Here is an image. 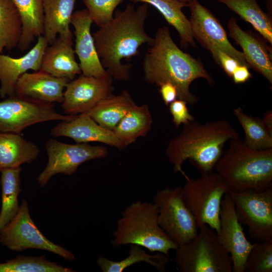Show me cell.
I'll return each instance as SVG.
<instances>
[{
  "label": "cell",
  "mask_w": 272,
  "mask_h": 272,
  "mask_svg": "<svg viewBox=\"0 0 272 272\" xmlns=\"http://www.w3.org/2000/svg\"><path fill=\"white\" fill-rule=\"evenodd\" d=\"M123 0H83L93 21L99 27L110 21L113 13Z\"/></svg>",
  "instance_id": "35"
},
{
  "label": "cell",
  "mask_w": 272,
  "mask_h": 272,
  "mask_svg": "<svg viewBox=\"0 0 272 272\" xmlns=\"http://www.w3.org/2000/svg\"><path fill=\"white\" fill-rule=\"evenodd\" d=\"M216 233L231 257L233 271L244 272L246 259L253 244L245 235L229 193L224 195L221 202L219 228Z\"/></svg>",
  "instance_id": "15"
},
{
  "label": "cell",
  "mask_w": 272,
  "mask_h": 272,
  "mask_svg": "<svg viewBox=\"0 0 272 272\" xmlns=\"http://www.w3.org/2000/svg\"><path fill=\"white\" fill-rule=\"evenodd\" d=\"M181 132L171 140L166 154L175 172L188 176L182 165L188 159L201 175L213 171L223 154L225 144L239 138V133L225 119L201 123L195 120L183 124Z\"/></svg>",
  "instance_id": "3"
},
{
  "label": "cell",
  "mask_w": 272,
  "mask_h": 272,
  "mask_svg": "<svg viewBox=\"0 0 272 272\" xmlns=\"http://www.w3.org/2000/svg\"><path fill=\"white\" fill-rule=\"evenodd\" d=\"M177 1L189 5V4L194 1L195 0H177Z\"/></svg>",
  "instance_id": "41"
},
{
  "label": "cell",
  "mask_w": 272,
  "mask_h": 272,
  "mask_svg": "<svg viewBox=\"0 0 272 272\" xmlns=\"http://www.w3.org/2000/svg\"><path fill=\"white\" fill-rule=\"evenodd\" d=\"M48 43L43 35L39 36L35 45L23 56L14 58L0 54V96L15 95V86L18 79L29 70H40L42 57Z\"/></svg>",
  "instance_id": "17"
},
{
  "label": "cell",
  "mask_w": 272,
  "mask_h": 272,
  "mask_svg": "<svg viewBox=\"0 0 272 272\" xmlns=\"http://www.w3.org/2000/svg\"><path fill=\"white\" fill-rule=\"evenodd\" d=\"M187 104L185 101L179 99L169 104L172 120L177 127L182 124H185L195 120L194 116L189 113Z\"/></svg>",
  "instance_id": "36"
},
{
  "label": "cell",
  "mask_w": 272,
  "mask_h": 272,
  "mask_svg": "<svg viewBox=\"0 0 272 272\" xmlns=\"http://www.w3.org/2000/svg\"><path fill=\"white\" fill-rule=\"evenodd\" d=\"M152 117L148 106L135 105L112 130L125 147L140 137L145 136L151 128Z\"/></svg>",
  "instance_id": "28"
},
{
  "label": "cell",
  "mask_w": 272,
  "mask_h": 272,
  "mask_svg": "<svg viewBox=\"0 0 272 272\" xmlns=\"http://www.w3.org/2000/svg\"><path fill=\"white\" fill-rule=\"evenodd\" d=\"M154 42L148 49L143 59V69L145 80L160 86L169 82L177 91V99L194 105L197 97L190 91L195 80L202 78L210 84L214 81L199 59L180 49L173 40L169 28L160 27Z\"/></svg>",
  "instance_id": "2"
},
{
  "label": "cell",
  "mask_w": 272,
  "mask_h": 272,
  "mask_svg": "<svg viewBox=\"0 0 272 272\" xmlns=\"http://www.w3.org/2000/svg\"><path fill=\"white\" fill-rule=\"evenodd\" d=\"M159 86L160 94L166 105H169L177 99V89L172 84L167 82L161 84Z\"/></svg>",
  "instance_id": "38"
},
{
  "label": "cell",
  "mask_w": 272,
  "mask_h": 272,
  "mask_svg": "<svg viewBox=\"0 0 272 272\" xmlns=\"http://www.w3.org/2000/svg\"><path fill=\"white\" fill-rule=\"evenodd\" d=\"M141 262L150 264L159 272H164L169 263V256L158 252L150 254L143 247L137 244H130L128 256L121 260H111L101 255L96 260L97 264L103 272H122L126 268Z\"/></svg>",
  "instance_id": "27"
},
{
  "label": "cell",
  "mask_w": 272,
  "mask_h": 272,
  "mask_svg": "<svg viewBox=\"0 0 272 272\" xmlns=\"http://www.w3.org/2000/svg\"><path fill=\"white\" fill-rule=\"evenodd\" d=\"M21 171L20 167L1 171L2 208L0 213V230L14 218L19 210L18 198L21 191Z\"/></svg>",
  "instance_id": "30"
},
{
  "label": "cell",
  "mask_w": 272,
  "mask_h": 272,
  "mask_svg": "<svg viewBox=\"0 0 272 272\" xmlns=\"http://www.w3.org/2000/svg\"><path fill=\"white\" fill-rule=\"evenodd\" d=\"M237 218L257 241L272 239V188L230 191Z\"/></svg>",
  "instance_id": "10"
},
{
  "label": "cell",
  "mask_w": 272,
  "mask_h": 272,
  "mask_svg": "<svg viewBox=\"0 0 272 272\" xmlns=\"http://www.w3.org/2000/svg\"><path fill=\"white\" fill-rule=\"evenodd\" d=\"M93 23L86 9L73 13L71 24L74 28L75 36L74 50L79 59L82 74L104 78L109 75L100 61L91 33Z\"/></svg>",
  "instance_id": "16"
},
{
  "label": "cell",
  "mask_w": 272,
  "mask_h": 272,
  "mask_svg": "<svg viewBox=\"0 0 272 272\" xmlns=\"http://www.w3.org/2000/svg\"><path fill=\"white\" fill-rule=\"evenodd\" d=\"M70 81L41 70L26 72L18 79L15 94L46 103H61L64 89Z\"/></svg>",
  "instance_id": "20"
},
{
  "label": "cell",
  "mask_w": 272,
  "mask_h": 272,
  "mask_svg": "<svg viewBox=\"0 0 272 272\" xmlns=\"http://www.w3.org/2000/svg\"><path fill=\"white\" fill-rule=\"evenodd\" d=\"M214 169L230 191L263 190L272 186V148L258 150L239 138L230 140Z\"/></svg>",
  "instance_id": "4"
},
{
  "label": "cell",
  "mask_w": 272,
  "mask_h": 272,
  "mask_svg": "<svg viewBox=\"0 0 272 272\" xmlns=\"http://www.w3.org/2000/svg\"><path fill=\"white\" fill-rule=\"evenodd\" d=\"M262 120L265 125V127L272 134V112L271 111H268L265 112Z\"/></svg>",
  "instance_id": "40"
},
{
  "label": "cell",
  "mask_w": 272,
  "mask_h": 272,
  "mask_svg": "<svg viewBox=\"0 0 272 272\" xmlns=\"http://www.w3.org/2000/svg\"><path fill=\"white\" fill-rule=\"evenodd\" d=\"M75 116L57 112L53 103L15 95L0 102V132L21 134L24 129L36 123L68 121Z\"/></svg>",
  "instance_id": "9"
},
{
  "label": "cell",
  "mask_w": 272,
  "mask_h": 272,
  "mask_svg": "<svg viewBox=\"0 0 272 272\" xmlns=\"http://www.w3.org/2000/svg\"><path fill=\"white\" fill-rule=\"evenodd\" d=\"M229 36L240 46L249 67L272 83L271 51L261 39L250 31H245L231 17L227 23Z\"/></svg>",
  "instance_id": "19"
},
{
  "label": "cell",
  "mask_w": 272,
  "mask_h": 272,
  "mask_svg": "<svg viewBox=\"0 0 272 272\" xmlns=\"http://www.w3.org/2000/svg\"><path fill=\"white\" fill-rule=\"evenodd\" d=\"M22 21V30L18 46L21 51L27 50L36 38L43 35L44 0H12Z\"/></svg>",
  "instance_id": "25"
},
{
  "label": "cell",
  "mask_w": 272,
  "mask_h": 272,
  "mask_svg": "<svg viewBox=\"0 0 272 272\" xmlns=\"http://www.w3.org/2000/svg\"><path fill=\"white\" fill-rule=\"evenodd\" d=\"M156 206L147 201L138 200L127 206L117 221L111 241L114 247L137 244L151 252L169 256L178 245L160 227Z\"/></svg>",
  "instance_id": "5"
},
{
  "label": "cell",
  "mask_w": 272,
  "mask_h": 272,
  "mask_svg": "<svg viewBox=\"0 0 272 272\" xmlns=\"http://www.w3.org/2000/svg\"><path fill=\"white\" fill-rule=\"evenodd\" d=\"M76 1H43V36L48 44H52L56 40L57 34L73 36L70 27Z\"/></svg>",
  "instance_id": "22"
},
{
  "label": "cell",
  "mask_w": 272,
  "mask_h": 272,
  "mask_svg": "<svg viewBox=\"0 0 272 272\" xmlns=\"http://www.w3.org/2000/svg\"><path fill=\"white\" fill-rule=\"evenodd\" d=\"M0 242L16 251L40 249L53 252L67 260L75 259L71 252L53 243L39 231L30 217L25 200L22 201L14 218L0 230Z\"/></svg>",
  "instance_id": "11"
},
{
  "label": "cell",
  "mask_w": 272,
  "mask_h": 272,
  "mask_svg": "<svg viewBox=\"0 0 272 272\" xmlns=\"http://www.w3.org/2000/svg\"><path fill=\"white\" fill-rule=\"evenodd\" d=\"M175 262L181 272H231L233 264L215 230L198 227L196 236L175 249Z\"/></svg>",
  "instance_id": "6"
},
{
  "label": "cell",
  "mask_w": 272,
  "mask_h": 272,
  "mask_svg": "<svg viewBox=\"0 0 272 272\" xmlns=\"http://www.w3.org/2000/svg\"><path fill=\"white\" fill-rule=\"evenodd\" d=\"M244 271H272V239L252 244L246 259Z\"/></svg>",
  "instance_id": "34"
},
{
  "label": "cell",
  "mask_w": 272,
  "mask_h": 272,
  "mask_svg": "<svg viewBox=\"0 0 272 272\" xmlns=\"http://www.w3.org/2000/svg\"><path fill=\"white\" fill-rule=\"evenodd\" d=\"M250 23L263 37L272 44V21L256 0H217Z\"/></svg>",
  "instance_id": "29"
},
{
  "label": "cell",
  "mask_w": 272,
  "mask_h": 272,
  "mask_svg": "<svg viewBox=\"0 0 272 272\" xmlns=\"http://www.w3.org/2000/svg\"><path fill=\"white\" fill-rule=\"evenodd\" d=\"M181 192L198 227L207 225L217 232L221 202L224 195L230 192L223 178L213 171L202 174L196 179L188 177L181 186Z\"/></svg>",
  "instance_id": "7"
},
{
  "label": "cell",
  "mask_w": 272,
  "mask_h": 272,
  "mask_svg": "<svg viewBox=\"0 0 272 272\" xmlns=\"http://www.w3.org/2000/svg\"><path fill=\"white\" fill-rule=\"evenodd\" d=\"M22 30L20 13L12 0H0V54L17 47Z\"/></svg>",
  "instance_id": "31"
},
{
  "label": "cell",
  "mask_w": 272,
  "mask_h": 272,
  "mask_svg": "<svg viewBox=\"0 0 272 272\" xmlns=\"http://www.w3.org/2000/svg\"><path fill=\"white\" fill-rule=\"evenodd\" d=\"M65 267L40 257L20 255L4 263H0V272H73Z\"/></svg>",
  "instance_id": "33"
},
{
  "label": "cell",
  "mask_w": 272,
  "mask_h": 272,
  "mask_svg": "<svg viewBox=\"0 0 272 272\" xmlns=\"http://www.w3.org/2000/svg\"><path fill=\"white\" fill-rule=\"evenodd\" d=\"M190 10L192 35L207 49L216 48L224 51L241 65L249 67L242 52L236 49L228 39L226 31L217 18L207 8L195 0L188 6Z\"/></svg>",
  "instance_id": "14"
},
{
  "label": "cell",
  "mask_w": 272,
  "mask_h": 272,
  "mask_svg": "<svg viewBox=\"0 0 272 272\" xmlns=\"http://www.w3.org/2000/svg\"><path fill=\"white\" fill-rule=\"evenodd\" d=\"M45 149L48 157L47 164L37 178L41 187L44 186L54 175L62 173L74 174L83 163L107 155L106 148L93 146L87 143L69 144L55 139L47 141Z\"/></svg>",
  "instance_id": "12"
},
{
  "label": "cell",
  "mask_w": 272,
  "mask_h": 272,
  "mask_svg": "<svg viewBox=\"0 0 272 272\" xmlns=\"http://www.w3.org/2000/svg\"><path fill=\"white\" fill-rule=\"evenodd\" d=\"M153 203L158 209L159 226L178 246L196 236L198 227L183 200L181 186L158 190Z\"/></svg>",
  "instance_id": "8"
},
{
  "label": "cell",
  "mask_w": 272,
  "mask_h": 272,
  "mask_svg": "<svg viewBox=\"0 0 272 272\" xmlns=\"http://www.w3.org/2000/svg\"><path fill=\"white\" fill-rule=\"evenodd\" d=\"M112 78L87 76L83 74L71 80L63 93L61 107L67 115L86 113L98 102L113 94Z\"/></svg>",
  "instance_id": "13"
},
{
  "label": "cell",
  "mask_w": 272,
  "mask_h": 272,
  "mask_svg": "<svg viewBox=\"0 0 272 272\" xmlns=\"http://www.w3.org/2000/svg\"><path fill=\"white\" fill-rule=\"evenodd\" d=\"M50 133L55 137L70 138L77 143L95 142L118 149L125 147L112 130L100 125L87 113L76 115L70 120L62 121L51 129Z\"/></svg>",
  "instance_id": "18"
},
{
  "label": "cell",
  "mask_w": 272,
  "mask_h": 272,
  "mask_svg": "<svg viewBox=\"0 0 272 272\" xmlns=\"http://www.w3.org/2000/svg\"><path fill=\"white\" fill-rule=\"evenodd\" d=\"M135 105L129 93L124 90L118 95L112 94L101 100L86 113L103 127L113 130Z\"/></svg>",
  "instance_id": "24"
},
{
  "label": "cell",
  "mask_w": 272,
  "mask_h": 272,
  "mask_svg": "<svg viewBox=\"0 0 272 272\" xmlns=\"http://www.w3.org/2000/svg\"><path fill=\"white\" fill-rule=\"evenodd\" d=\"M233 114L243 129L245 133L243 141L247 146L258 150L272 148V134L262 119L246 114L240 107L234 109Z\"/></svg>",
  "instance_id": "32"
},
{
  "label": "cell",
  "mask_w": 272,
  "mask_h": 272,
  "mask_svg": "<svg viewBox=\"0 0 272 272\" xmlns=\"http://www.w3.org/2000/svg\"><path fill=\"white\" fill-rule=\"evenodd\" d=\"M134 2L147 3L155 7L167 22L178 32L181 46L187 48L196 47L190 20L182 11L188 5L177 0H133Z\"/></svg>",
  "instance_id": "26"
},
{
  "label": "cell",
  "mask_w": 272,
  "mask_h": 272,
  "mask_svg": "<svg viewBox=\"0 0 272 272\" xmlns=\"http://www.w3.org/2000/svg\"><path fill=\"white\" fill-rule=\"evenodd\" d=\"M252 77L248 67L244 65H238L234 71L232 78L235 84L246 82Z\"/></svg>",
  "instance_id": "39"
},
{
  "label": "cell",
  "mask_w": 272,
  "mask_h": 272,
  "mask_svg": "<svg viewBox=\"0 0 272 272\" xmlns=\"http://www.w3.org/2000/svg\"><path fill=\"white\" fill-rule=\"evenodd\" d=\"M39 153V147L25 139L22 134L0 132V171L30 163Z\"/></svg>",
  "instance_id": "23"
},
{
  "label": "cell",
  "mask_w": 272,
  "mask_h": 272,
  "mask_svg": "<svg viewBox=\"0 0 272 272\" xmlns=\"http://www.w3.org/2000/svg\"><path fill=\"white\" fill-rule=\"evenodd\" d=\"M73 36H58L44 52L40 70L54 77L74 79L82 72L75 58Z\"/></svg>",
  "instance_id": "21"
},
{
  "label": "cell",
  "mask_w": 272,
  "mask_h": 272,
  "mask_svg": "<svg viewBox=\"0 0 272 272\" xmlns=\"http://www.w3.org/2000/svg\"><path fill=\"white\" fill-rule=\"evenodd\" d=\"M148 14V4L143 3L137 8L128 4L92 34L100 61L112 79L128 81L131 65L123 63L122 60L138 55L144 44L151 45L153 43L154 38L145 29Z\"/></svg>",
  "instance_id": "1"
},
{
  "label": "cell",
  "mask_w": 272,
  "mask_h": 272,
  "mask_svg": "<svg viewBox=\"0 0 272 272\" xmlns=\"http://www.w3.org/2000/svg\"><path fill=\"white\" fill-rule=\"evenodd\" d=\"M207 50L211 52L217 63L230 78H232L235 69L241 65L237 60L218 48L211 47Z\"/></svg>",
  "instance_id": "37"
}]
</instances>
